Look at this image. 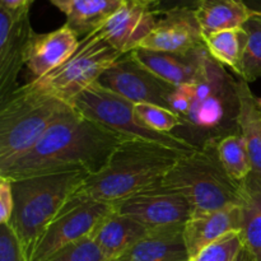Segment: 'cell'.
Listing matches in <instances>:
<instances>
[{"mask_svg": "<svg viewBox=\"0 0 261 261\" xmlns=\"http://www.w3.org/2000/svg\"><path fill=\"white\" fill-rule=\"evenodd\" d=\"M35 0H0V8L12 13H30Z\"/></svg>", "mask_w": 261, "mask_h": 261, "instance_id": "cell-34", "label": "cell"}, {"mask_svg": "<svg viewBox=\"0 0 261 261\" xmlns=\"http://www.w3.org/2000/svg\"><path fill=\"white\" fill-rule=\"evenodd\" d=\"M161 182L185 196L194 214L219 211L241 200V184L224 171L212 139L184 154Z\"/></svg>", "mask_w": 261, "mask_h": 261, "instance_id": "cell-5", "label": "cell"}, {"mask_svg": "<svg viewBox=\"0 0 261 261\" xmlns=\"http://www.w3.org/2000/svg\"><path fill=\"white\" fill-rule=\"evenodd\" d=\"M157 13L139 0H125V4L98 31L102 37L126 55L140 46L157 23Z\"/></svg>", "mask_w": 261, "mask_h": 261, "instance_id": "cell-13", "label": "cell"}, {"mask_svg": "<svg viewBox=\"0 0 261 261\" xmlns=\"http://www.w3.org/2000/svg\"><path fill=\"white\" fill-rule=\"evenodd\" d=\"M153 30L138 48L171 54H188L205 46L194 9L175 8L162 13Z\"/></svg>", "mask_w": 261, "mask_h": 261, "instance_id": "cell-12", "label": "cell"}, {"mask_svg": "<svg viewBox=\"0 0 261 261\" xmlns=\"http://www.w3.org/2000/svg\"><path fill=\"white\" fill-rule=\"evenodd\" d=\"M70 106L27 84L0 102V170L28 152Z\"/></svg>", "mask_w": 261, "mask_h": 261, "instance_id": "cell-4", "label": "cell"}, {"mask_svg": "<svg viewBox=\"0 0 261 261\" xmlns=\"http://www.w3.org/2000/svg\"><path fill=\"white\" fill-rule=\"evenodd\" d=\"M97 84L133 103H153L166 109H170V98L176 89L175 86L148 70L132 53L112 64Z\"/></svg>", "mask_w": 261, "mask_h": 261, "instance_id": "cell-10", "label": "cell"}, {"mask_svg": "<svg viewBox=\"0 0 261 261\" xmlns=\"http://www.w3.org/2000/svg\"><path fill=\"white\" fill-rule=\"evenodd\" d=\"M135 111L143 124L149 129L165 134H173L175 127L185 124V120L172 110L153 103H134Z\"/></svg>", "mask_w": 261, "mask_h": 261, "instance_id": "cell-27", "label": "cell"}, {"mask_svg": "<svg viewBox=\"0 0 261 261\" xmlns=\"http://www.w3.org/2000/svg\"><path fill=\"white\" fill-rule=\"evenodd\" d=\"M241 229L240 204L208 213L193 214L184 227V239L191 257L231 232Z\"/></svg>", "mask_w": 261, "mask_h": 261, "instance_id": "cell-16", "label": "cell"}, {"mask_svg": "<svg viewBox=\"0 0 261 261\" xmlns=\"http://www.w3.org/2000/svg\"><path fill=\"white\" fill-rule=\"evenodd\" d=\"M234 261H254V260H252V257H251V255H250V252L247 251V250L245 249V247H242V250H241V251H240L239 256L236 257V260H234Z\"/></svg>", "mask_w": 261, "mask_h": 261, "instance_id": "cell-37", "label": "cell"}, {"mask_svg": "<svg viewBox=\"0 0 261 261\" xmlns=\"http://www.w3.org/2000/svg\"><path fill=\"white\" fill-rule=\"evenodd\" d=\"M132 54L148 70L167 83L178 87L196 81L208 50L203 46L188 54H171L135 48Z\"/></svg>", "mask_w": 261, "mask_h": 261, "instance_id": "cell-15", "label": "cell"}, {"mask_svg": "<svg viewBox=\"0 0 261 261\" xmlns=\"http://www.w3.org/2000/svg\"><path fill=\"white\" fill-rule=\"evenodd\" d=\"M242 28L247 33V43L240 76L251 83L261 78V14L252 13Z\"/></svg>", "mask_w": 261, "mask_h": 261, "instance_id": "cell-26", "label": "cell"}, {"mask_svg": "<svg viewBox=\"0 0 261 261\" xmlns=\"http://www.w3.org/2000/svg\"><path fill=\"white\" fill-rule=\"evenodd\" d=\"M112 209V204L74 194L41 233L28 261H48L69 245L89 237Z\"/></svg>", "mask_w": 261, "mask_h": 261, "instance_id": "cell-8", "label": "cell"}, {"mask_svg": "<svg viewBox=\"0 0 261 261\" xmlns=\"http://www.w3.org/2000/svg\"><path fill=\"white\" fill-rule=\"evenodd\" d=\"M126 139L130 138L97 124L70 106L28 152L0 170V176L17 180L61 171L96 175Z\"/></svg>", "mask_w": 261, "mask_h": 261, "instance_id": "cell-1", "label": "cell"}, {"mask_svg": "<svg viewBox=\"0 0 261 261\" xmlns=\"http://www.w3.org/2000/svg\"><path fill=\"white\" fill-rule=\"evenodd\" d=\"M257 103H259V107L261 110V98H259V97H257Z\"/></svg>", "mask_w": 261, "mask_h": 261, "instance_id": "cell-39", "label": "cell"}, {"mask_svg": "<svg viewBox=\"0 0 261 261\" xmlns=\"http://www.w3.org/2000/svg\"><path fill=\"white\" fill-rule=\"evenodd\" d=\"M184 227L149 231L115 261H190Z\"/></svg>", "mask_w": 261, "mask_h": 261, "instance_id": "cell-17", "label": "cell"}, {"mask_svg": "<svg viewBox=\"0 0 261 261\" xmlns=\"http://www.w3.org/2000/svg\"><path fill=\"white\" fill-rule=\"evenodd\" d=\"M0 261H28L27 252L9 223L0 224Z\"/></svg>", "mask_w": 261, "mask_h": 261, "instance_id": "cell-30", "label": "cell"}, {"mask_svg": "<svg viewBox=\"0 0 261 261\" xmlns=\"http://www.w3.org/2000/svg\"><path fill=\"white\" fill-rule=\"evenodd\" d=\"M88 176L83 171H61L12 180L14 212L9 224L19 237L27 256L41 233Z\"/></svg>", "mask_w": 261, "mask_h": 261, "instance_id": "cell-3", "label": "cell"}, {"mask_svg": "<svg viewBox=\"0 0 261 261\" xmlns=\"http://www.w3.org/2000/svg\"><path fill=\"white\" fill-rule=\"evenodd\" d=\"M212 140L224 171L236 182H244L252 172V166L242 135L240 133H232L213 138Z\"/></svg>", "mask_w": 261, "mask_h": 261, "instance_id": "cell-25", "label": "cell"}, {"mask_svg": "<svg viewBox=\"0 0 261 261\" xmlns=\"http://www.w3.org/2000/svg\"><path fill=\"white\" fill-rule=\"evenodd\" d=\"M193 9L204 37L219 31L241 28L252 14L244 0H198Z\"/></svg>", "mask_w": 261, "mask_h": 261, "instance_id": "cell-21", "label": "cell"}, {"mask_svg": "<svg viewBox=\"0 0 261 261\" xmlns=\"http://www.w3.org/2000/svg\"><path fill=\"white\" fill-rule=\"evenodd\" d=\"M182 155L155 143L126 139L117 145L107 165L88 176L75 194L115 204L160 182Z\"/></svg>", "mask_w": 261, "mask_h": 261, "instance_id": "cell-2", "label": "cell"}, {"mask_svg": "<svg viewBox=\"0 0 261 261\" xmlns=\"http://www.w3.org/2000/svg\"><path fill=\"white\" fill-rule=\"evenodd\" d=\"M79 41L66 24L53 32H33L25 50V66L32 79L41 78L60 66L76 50Z\"/></svg>", "mask_w": 261, "mask_h": 261, "instance_id": "cell-14", "label": "cell"}, {"mask_svg": "<svg viewBox=\"0 0 261 261\" xmlns=\"http://www.w3.org/2000/svg\"><path fill=\"white\" fill-rule=\"evenodd\" d=\"M193 86H191V83L184 84V86L176 87L175 92H173L170 98V109L185 120L191 106H193Z\"/></svg>", "mask_w": 261, "mask_h": 261, "instance_id": "cell-31", "label": "cell"}, {"mask_svg": "<svg viewBox=\"0 0 261 261\" xmlns=\"http://www.w3.org/2000/svg\"><path fill=\"white\" fill-rule=\"evenodd\" d=\"M198 0H160L153 8L157 14L167 12V10L175 9V8H191L193 9Z\"/></svg>", "mask_w": 261, "mask_h": 261, "instance_id": "cell-33", "label": "cell"}, {"mask_svg": "<svg viewBox=\"0 0 261 261\" xmlns=\"http://www.w3.org/2000/svg\"><path fill=\"white\" fill-rule=\"evenodd\" d=\"M14 212L12 180L0 176V224L9 223Z\"/></svg>", "mask_w": 261, "mask_h": 261, "instance_id": "cell-32", "label": "cell"}, {"mask_svg": "<svg viewBox=\"0 0 261 261\" xmlns=\"http://www.w3.org/2000/svg\"><path fill=\"white\" fill-rule=\"evenodd\" d=\"M48 261H110L91 236L71 244Z\"/></svg>", "mask_w": 261, "mask_h": 261, "instance_id": "cell-29", "label": "cell"}, {"mask_svg": "<svg viewBox=\"0 0 261 261\" xmlns=\"http://www.w3.org/2000/svg\"><path fill=\"white\" fill-rule=\"evenodd\" d=\"M237 111L234 122L246 143L252 172L261 176V110L257 97L252 94L249 83L244 79L236 82Z\"/></svg>", "mask_w": 261, "mask_h": 261, "instance_id": "cell-19", "label": "cell"}, {"mask_svg": "<svg viewBox=\"0 0 261 261\" xmlns=\"http://www.w3.org/2000/svg\"><path fill=\"white\" fill-rule=\"evenodd\" d=\"M229 111H237L236 88L214 93L205 99L194 102L185 122L200 129H216L223 124Z\"/></svg>", "mask_w": 261, "mask_h": 261, "instance_id": "cell-23", "label": "cell"}, {"mask_svg": "<svg viewBox=\"0 0 261 261\" xmlns=\"http://www.w3.org/2000/svg\"><path fill=\"white\" fill-rule=\"evenodd\" d=\"M48 2H50L51 4L55 5L59 10H61V12L65 14V13L68 12L69 8H70V5L73 4L75 0H48Z\"/></svg>", "mask_w": 261, "mask_h": 261, "instance_id": "cell-35", "label": "cell"}, {"mask_svg": "<svg viewBox=\"0 0 261 261\" xmlns=\"http://www.w3.org/2000/svg\"><path fill=\"white\" fill-rule=\"evenodd\" d=\"M241 229L242 245L252 260L261 261V176L251 172L241 182Z\"/></svg>", "mask_w": 261, "mask_h": 261, "instance_id": "cell-20", "label": "cell"}, {"mask_svg": "<svg viewBox=\"0 0 261 261\" xmlns=\"http://www.w3.org/2000/svg\"><path fill=\"white\" fill-rule=\"evenodd\" d=\"M33 32L30 13L0 8V102L17 89L15 82L25 65V50Z\"/></svg>", "mask_w": 261, "mask_h": 261, "instance_id": "cell-11", "label": "cell"}, {"mask_svg": "<svg viewBox=\"0 0 261 261\" xmlns=\"http://www.w3.org/2000/svg\"><path fill=\"white\" fill-rule=\"evenodd\" d=\"M139 2H140V3H143V4L148 5V7L154 8V7H155V4H157V3L160 2V0H139Z\"/></svg>", "mask_w": 261, "mask_h": 261, "instance_id": "cell-38", "label": "cell"}, {"mask_svg": "<svg viewBox=\"0 0 261 261\" xmlns=\"http://www.w3.org/2000/svg\"><path fill=\"white\" fill-rule=\"evenodd\" d=\"M148 229L134 219L112 209L92 232L91 237L107 259L115 261L148 234Z\"/></svg>", "mask_w": 261, "mask_h": 261, "instance_id": "cell-18", "label": "cell"}, {"mask_svg": "<svg viewBox=\"0 0 261 261\" xmlns=\"http://www.w3.org/2000/svg\"><path fill=\"white\" fill-rule=\"evenodd\" d=\"M121 56L124 55L112 47L98 31H94L79 41L76 50L60 66L25 84L71 105L78 94L97 83Z\"/></svg>", "mask_w": 261, "mask_h": 261, "instance_id": "cell-6", "label": "cell"}, {"mask_svg": "<svg viewBox=\"0 0 261 261\" xmlns=\"http://www.w3.org/2000/svg\"><path fill=\"white\" fill-rule=\"evenodd\" d=\"M242 247L244 245L240 231L231 232L201 250L190 261H234Z\"/></svg>", "mask_w": 261, "mask_h": 261, "instance_id": "cell-28", "label": "cell"}, {"mask_svg": "<svg viewBox=\"0 0 261 261\" xmlns=\"http://www.w3.org/2000/svg\"><path fill=\"white\" fill-rule=\"evenodd\" d=\"M209 55L222 66L231 68L241 75L242 60L247 43V33L244 28L224 30L204 37Z\"/></svg>", "mask_w": 261, "mask_h": 261, "instance_id": "cell-24", "label": "cell"}, {"mask_svg": "<svg viewBox=\"0 0 261 261\" xmlns=\"http://www.w3.org/2000/svg\"><path fill=\"white\" fill-rule=\"evenodd\" d=\"M112 206L115 212L134 219L148 231L184 227L194 214L188 199L161 181Z\"/></svg>", "mask_w": 261, "mask_h": 261, "instance_id": "cell-9", "label": "cell"}, {"mask_svg": "<svg viewBox=\"0 0 261 261\" xmlns=\"http://www.w3.org/2000/svg\"><path fill=\"white\" fill-rule=\"evenodd\" d=\"M71 106L97 124L130 139L155 143L173 150L190 154L198 145L175 134H165L149 129L137 115L132 101L94 83L74 98Z\"/></svg>", "mask_w": 261, "mask_h": 261, "instance_id": "cell-7", "label": "cell"}, {"mask_svg": "<svg viewBox=\"0 0 261 261\" xmlns=\"http://www.w3.org/2000/svg\"><path fill=\"white\" fill-rule=\"evenodd\" d=\"M244 2L252 13L261 14V0H244Z\"/></svg>", "mask_w": 261, "mask_h": 261, "instance_id": "cell-36", "label": "cell"}, {"mask_svg": "<svg viewBox=\"0 0 261 261\" xmlns=\"http://www.w3.org/2000/svg\"><path fill=\"white\" fill-rule=\"evenodd\" d=\"M124 4L125 0H75L65 13V24L83 38L99 30Z\"/></svg>", "mask_w": 261, "mask_h": 261, "instance_id": "cell-22", "label": "cell"}]
</instances>
